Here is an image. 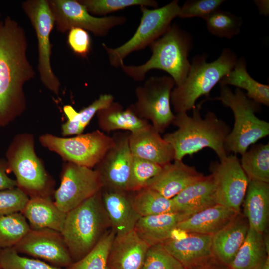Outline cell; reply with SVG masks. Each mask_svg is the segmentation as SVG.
<instances>
[{
	"label": "cell",
	"mask_w": 269,
	"mask_h": 269,
	"mask_svg": "<svg viewBox=\"0 0 269 269\" xmlns=\"http://www.w3.org/2000/svg\"><path fill=\"white\" fill-rule=\"evenodd\" d=\"M249 229L246 218L239 213L225 227L213 235L212 249L214 260L228 267L243 243Z\"/></svg>",
	"instance_id": "cell-22"
},
{
	"label": "cell",
	"mask_w": 269,
	"mask_h": 269,
	"mask_svg": "<svg viewBox=\"0 0 269 269\" xmlns=\"http://www.w3.org/2000/svg\"><path fill=\"white\" fill-rule=\"evenodd\" d=\"M30 229L28 221L20 212L0 215V250L15 246Z\"/></svg>",
	"instance_id": "cell-34"
},
{
	"label": "cell",
	"mask_w": 269,
	"mask_h": 269,
	"mask_svg": "<svg viewBox=\"0 0 269 269\" xmlns=\"http://www.w3.org/2000/svg\"><path fill=\"white\" fill-rule=\"evenodd\" d=\"M170 238L161 244L185 269H196L215 261L212 235L196 233Z\"/></svg>",
	"instance_id": "cell-17"
},
{
	"label": "cell",
	"mask_w": 269,
	"mask_h": 269,
	"mask_svg": "<svg viewBox=\"0 0 269 269\" xmlns=\"http://www.w3.org/2000/svg\"><path fill=\"white\" fill-rule=\"evenodd\" d=\"M213 99L230 108L234 116V126L226 137L225 146L228 153H244L250 146L269 134V123L257 117L261 104L249 98L244 91L233 92L228 86H220V95Z\"/></svg>",
	"instance_id": "cell-6"
},
{
	"label": "cell",
	"mask_w": 269,
	"mask_h": 269,
	"mask_svg": "<svg viewBox=\"0 0 269 269\" xmlns=\"http://www.w3.org/2000/svg\"><path fill=\"white\" fill-rule=\"evenodd\" d=\"M101 190L66 213L61 233L73 262L86 255L111 225Z\"/></svg>",
	"instance_id": "cell-5"
},
{
	"label": "cell",
	"mask_w": 269,
	"mask_h": 269,
	"mask_svg": "<svg viewBox=\"0 0 269 269\" xmlns=\"http://www.w3.org/2000/svg\"><path fill=\"white\" fill-rule=\"evenodd\" d=\"M33 134H16L8 146L5 160L9 172L15 176L17 187L29 197H50L54 181L37 156Z\"/></svg>",
	"instance_id": "cell-7"
},
{
	"label": "cell",
	"mask_w": 269,
	"mask_h": 269,
	"mask_svg": "<svg viewBox=\"0 0 269 269\" xmlns=\"http://www.w3.org/2000/svg\"><path fill=\"white\" fill-rule=\"evenodd\" d=\"M115 236L112 228L107 230L86 255L65 269H107L109 253Z\"/></svg>",
	"instance_id": "cell-33"
},
{
	"label": "cell",
	"mask_w": 269,
	"mask_h": 269,
	"mask_svg": "<svg viewBox=\"0 0 269 269\" xmlns=\"http://www.w3.org/2000/svg\"><path fill=\"white\" fill-rule=\"evenodd\" d=\"M0 269H1V267H0Z\"/></svg>",
	"instance_id": "cell-50"
},
{
	"label": "cell",
	"mask_w": 269,
	"mask_h": 269,
	"mask_svg": "<svg viewBox=\"0 0 269 269\" xmlns=\"http://www.w3.org/2000/svg\"><path fill=\"white\" fill-rule=\"evenodd\" d=\"M129 144L133 156L161 166L175 159L172 146L162 138L160 133L150 124L148 126L129 133Z\"/></svg>",
	"instance_id": "cell-18"
},
{
	"label": "cell",
	"mask_w": 269,
	"mask_h": 269,
	"mask_svg": "<svg viewBox=\"0 0 269 269\" xmlns=\"http://www.w3.org/2000/svg\"><path fill=\"white\" fill-rule=\"evenodd\" d=\"M205 21L210 33L220 38L227 39H231L238 35L243 23L241 17L220 9L212 13Z\"/></svg>",
	"instance_id": "cell-36"
},
{
	"label": "cell",
	"mask_w": 269,
	"mask_h": 269,
	"mask_svg": "<svg viewBox=\"0 0 269 269\" xmlns=\"http://www.w3.org/2000/svg\"><path fill=\"white\" fill-rule=\"evenodd\" d=\"M9 172L5 159L0 158V190L17 187L16 180L8 176Z\"/></svg>",
	"instance_id": "cell-45"
},
{
	"label": "cell",
	"mask_w": 269,
	"mask_h": 269,
	"mask_svg": "<svg viewBox=\"0 0 269 269\" xmlns=\"http://www.w3.org/2000/svg\"><path fill=\"white\" fill-rule=\"evenodd\" d=\"M243 203L249 228L263 234L269 223V183L249 180Z\"/></svg>",
	"instance_id": "cell-24"
},
{
	"label": "cell",
	"mask_w": 269,
	"mask_h": 269,
	"mask_svg": "<svg viewBox=\"0 0 269 269\" xmlns=\"http://www.w3.org/2000/svg\"><path fill=\"white\" fill-rule=\"evenodd\" d=\"M201 103L193 109L192 116L187 112L177 113L172 124L178 129L163 137L174 149V160H182L186 155H192L205 148L212 149L220 160L229 155L225 146L231 131L229 126L211 111L202 118Z\"/></svg>",
	"instance_id": "cell-2"
},
{
	"label": "cell",
	"mask_w": 269,
	"mask_h": 269,
	"mask_svg": "<svg viewBox=\"0 0 269 269\" xmlns=\"http://www.w3.org/2000/svg\"><path fill=\"white\" fill-rule=\"evenodd\" d=\"M191 215L175 212L141 217L134 229L149 246L161 244L171 237L180 222Z\"/></svg>",
	"instance_id": "cell-25"
},
{
	"label": "cell",
	"mask_w": 269,
	"mask_h": 269,
	"mask_svg": "<svg viewBox=\"0 0 269 269\" xmlns=\"http://www.w3.org/2000/svg\"><path fill=\"white\" fill-rule=\"evenodd\" d=\"M192 46L191 35L174 23L149 46L152 55L146 62L139 65L123 64L120 68L127 76L137 81L144 80L151 70H161L168 73L175 86H178L188 73L191 64L188 56Z\"/></svg>",
	"instance_id": "cell-3"
},
{
	"label": "cell",
	"mask_w": 269,
	"mask_h": 269,
	"mask_svg": "<svg viewBox=\"0 0 269 269\" xmlns=\"http://www.w3.org/2000/svg\"><path fill=\"white\" fill-rule=\"evenodd\" d=\"M209 170L214 180L216 204L240 213L249 180L236 154L211 162Z\"/></svg>",
	"instance_id": "cell-14"
},
{
	"label": "cell",
	"mask_w": 269,
	"mask_h": 269,
	"mask_svg": "<svg viewBox=\"0 0 269 269\" xmlns=\"http://www.w3.org/2000/svg\"><path fill=\"white\" fill-rule=\"evenodd\" d=\"M246 60L237 59L232 70L219 82L220 86L232 85L246 91V95L256 102L269 106V86L254 79L248 73Z\"/></svg>",
	"instance_id": "cell-30"
},
{
	"label": "cell",
	"mask_w": 269,
	"mask_h": 269,
	"mask_svg": "<svg viewBox=\"0 0 269 269\" xmlns=\"http://www.w3.org/2000/svg\"><path fill=\"white\" fill-rule=\"evenodd\" d=\"M12 248L19 254L43 260L62 268L73 262L61 232L52 229H31Z\"/></svg>",
	"instance_id": "cell-16"
},
{
	"label": "cell",
	"mask_w": 269,
	"mask_h": 269,
	"mask_svg": "<svg viewBox=\"0 0 269 269\" xmlns=\"http://www.w3.org/2000/svg\"><path fill=\"white\" fill-rule=\"evenodd\" d=\"M92 15L106 16L109 13L125 8L140 6L158 8V2L154 0H78Z\"/></svg>",
	"instance_id": "cell-37"
},
{
	"label": "cell",
	"mask_w": 269,
	"mask_h": 269,
	"mask_svg": "<svg viewBox=\"0 0 269 269\" xmlns=\"http://www.w3.org/2000/svg\"><path fill=\"white\" fill-rule=\"evenodd\" d=\"M29 198L17 187L0 190V215L22 213Z\"/></svg>",
	"instance_id": "cell-41"
},
{
	"label": "cell",
	"mask_w": 269,
	"mask_h": 269,
	"mask_svg": "<svg viewBox=\"0 0 269 269\" xmlns=\"http://www.w3.org/2000/svg\"><path fill=\"white\" fill-rule=\"evenodd\" d=\"M39 141L64 162L89 168L97 165L114 143L113 137L99 130L70 137L45 134L39 137Z\"/></svg>",
	"instance_id": "cell-9"
},
{
	"label": "cell",
	"mask_w": 269,
	"mask_h": 269,
	"mask_svg": "<svg viewBox=\"0 0 269 269\" xmlns=\"http://www.w3.org/2000/svg\"><path fill=\"white\" fill-rule=\"evenodd\" d=\"M162 168L159 164L133 156L127 191L134 192L148 188Z\"/></svg>",
	"instance_id": "cell-35"
},
{
	"label": "cell",
	"mask_w": 269,
	"mask_h": 269,
	"mask_svg": "<svg viewBox=\"0 0 269 269\" xmlns=\"http://www.w3.org/2000/svg\"><path fill=\"white\" fill-rule=\"evenodd\" d=\"M177 212L193 215L216 204L212 176H204L172 198Z\"/></svg>",
	"instance_id": "cell-26"
},
{
	"label": "cell",
	"mask_w": 269,
	"mask_h": 269,
	"mask_svg": "<svg viewBox=\"0 0 269 269\" xmlns=\"http://www.w3.org/2000/svg\"><path fill=\"white\" fill-rule=\"evenodd\" d=\"M255 3L257 5L261 14L267 16L269 13V0H255Z\"/></svg>",
	"instance_id": "cell-46"
},
{
	"label": "cell",
	"mask_w": 269,
	"mask_h": 269,
	"mask_svg": "<svg viewBox=\"0 0 269 269\" xmlns=\"http://www.w3.org/2000/svg\"><path fill=\"white\" fill-rule=\"evenodd\" d=\"M131 197L132 205L140 217L177 212L172 199L149 188L136 192Z\"/></svg>",
	"instance_id": "cell-32"
},
{
	"label": "cell",
	"mask_w": 269,
	"mask_h": 269,
	"mask_svg": "<svg viewBox=\"0 0 269 269\" xmlns=\"http://www.w3.org/2000/svg\"><path fill=\"white\" fill-rule=\"evenodd\" d=\"M27 48L25 31L17 21L10 16L0 21V128L26 110L24 86L35 75Z\"/></svg>",
	"instance_id": "cell-1"
},
{
	"label": "cell",
	"mask_w": 269,
	"mask_h": 269,
	"mask_svg": "<svg viewBox=\"0 0 269 269\" xmlns=\"http://www.w3.org/2000/svg\"><path fill=\"white\" fill-rule=\"evenodd\" d=\"M149 247L134 229L116 235L109 253L107 269H141Z\"/></svg>",
	"instance_id": "cell-19"
},
{
	"label": "cell",
	"mask_w": 269,
	"mask_h": 269,
	"mask_svg": "<svg viewBox=\"0 0 269 269\" xmlns=\"http://www.w3.org/2000/svg\"><path fill=\"white\" fill-rule=\"evenodd\" d=\"M129 135L128 133L115 134L113 145L94 167L100 177L102 188L127 191L133 159Z\"/></svg>",
	"instance_id": "cell-15"
},
{
	"label": "cell",
	"mask_w": 269,
	"mask_h": 269,
	"mask_svg": "<svg viewBox=\"0 0 269 269\" xmlns=\"http://www.w3.org/2000/svg\"><path fill=\"white\" fill-rule=\"evenodd\" d=\"M260 269V268H256V269Z\"/></svg>",
	"instance_id": "cell-49"
},
{
	"label": "cell",
	"mask_w": 269,
	"mask_h": 269,
	"mask_svg": "<svg viewBox=\"0 0 269 269\" xmlns=\"http://www.w3.org/2000/svg\"><path fill=\"white\" fill-rule=\"evenodd\" d=\"M0 266L1 269H64L38 259L22 256L12 247L0 250Z\"/></svg>",
	"instance_id": "cell-38"
},
{
	"label": "cell",
	"mask_w": 269,
	"mask_h": 269,
	"mask_svg": "<svg viewBox=\"0 0 269 269\" xmlns=\"http://www.w3.org/2000/svg\"><path fill=\"white\" fill-rule=\"evenodd\" d=\"M240 164L249 180L269 183V143L253 144L242 155Z\"/></svg>",
	"instance_id": "cell-31"
},
{
	"label": "cell",
	"mask_w": 269,
	"mask_h": 269,
	"mask_svg": "<svg viewBox=\"0 0 269 269\" xmlns=\"http://www.w3.org/2000/svg\"><path fill=\"white\" fill-rule=\"evenodd\" d=\"M128 191L101 190L106 213L116 235L120 236L134 230L141 217L134 209Z\"/></svg>",
	"instance_id": "cell-20"
},
{
	"label": "cell",
	"mask_w": 269,
	"mask_h": 269,
	"mask_svg": "<svg viewBox=\"0 0 269 269\" xmlns=\"http://www.w3.org/2000/svg\"><path fill=\"white\" fill-rule=\"evenodd\" d=\"M63 109L67 118V120L61 126V134L63 137L82 134L83 131L77 118V111L70 105H65Z\"/></svg>",
	"instance_id": "cell-44"
},
{
	"label": "cell",
	"mask_w": 269,
	"mask_h": 269,
	"mask_svg": "<svg viewBox=\"0 0 269 269\" xmlns=\"http://www.w3.org/2000/svg\"><path fill=\"white\" fill-rule=\"evenodd\" d=\"M140 7L142 13L140 24L129 40L114 48L102 43L109 63L113 67H121L124 59L129 54L149 46L163 36L170 27L172 21L178 16L180 9L178 0L153 9L145 6Z\"/></svg>",
	"instance_id": "cell-8"
},
{
	"label": "cell",
	"mask_w": 269,
	"mask_h": 269,
	"mask_svg": "<svg viewBox=\"0 0 269 269\" xmlns=\"http://www.w3.org/2000/svg\"><path fill=\"white\" fill-rule=\"evenodd\" d=\"M141 269H185L161 244L149 247Z\"/></svg>",
	"instance_id": "cell-39"
},
{
	"label": "cell",
	"mask_w": 269,
	"mask_h": 269,
	"mask_svg": "<svg viewBox=\"0 0 269 269\" xmlns=\"http://www.w3.org/2000/svg\"><path fill=\"white\" fill-rule=\"evenodd\" d=\"M102 188L100 177L96 170L64 162L59 187L54 193V202L60 210L67 213Z\"/></svg>",
	"instance_id": "cell-13"
},
{
	"label": "cell",
	"mask_w": 269,
	"mask_h": 269,
	"mask_svg": "<svg viewBox=\"0 0 269 269\" xmlns=\"http://www.w3.org/2000/svg\"><path fill=\"white\" fill-rule=\"evenodd\" d=\"M113 101L114 97L112 94H101L88 106L77 111V118L83 131L99 111L108 107Z\"/></svg>",
	"instance_id": "cell-42"
},
{
	"label": "cell",
	"mask_w": 269,
	"mask_h": 269,
	"mask_svg": "<svg viewBox=\"0 0 269 269\" xmlns=\"http://www.w3.org/2000/svg\"><path fill=\"white\" fill-rule=\"evenodd\" d=\"M207 55L194 57L184 82L175 86L171 94V104L176 113L187 112L196 107L200 97H208L213 88L229 73L237 60L236 54L229 48L223 50L215 60L208 62Z\"/></svg>",
	"instance_id": "cell-4"
},
{
	"label": "cell",
	"mask_w": 269,
	"mask_h": 269,
	"mask_svg": "<svg viewBox=\"0 0 269 269\" xmlns=\"http://www.w3.org/2000/svg\"><path fill=\"white\" fill-rule=\"evenodd\" d=\"M224 0H188L180 7L178 17L189 18L194 17L205 20L214 11L219 9Z\"/></svg>",
	"instance_id": "cell-40"
},
{
	"label": "cell",
	"mask_w": 269,
	"mask_h": 269,
	"mask_svg": "<svg viewBox=\"0 0 269 269\" xmlns=\"http://www.w3.org/2000/svg\"><path fill=\"white\" fill-rule=\"evenodd\" d=\"M21 7L35 31L37 39V70L40 80L48 90L58 95L61 83L53 71L51 64L52 45L50 36L55 22L47 0H27L22 3Z\"/></svg>",
	"instance_id": "cell-11"
},
{
	"label": "cell",
	"mask_w": 269,
	"mask_h": 269,
	"mask_svg": "<svg viewBox=\"0 0 269 269\" xmlns=\"http://www.w3.org/2000/svg\"><path fill=\"white\" fill-rule=\"evenodd\" d=\"M269 248L263 234L249 228L245 239L228 269H261L267 257Z\"/></svg>",
	"instance_id": "cell-29"
},
{
	"label": "cell",
	"mask_w": 269,
	"mask_h": 269,
	"mask_svg": "<svg viewBox=\"0 0 269 269\" xmlns=\"http://www.w3.org/2000/svg\"><path fill=\"white\" fill-rule=\"evenodd\" d=\"M196 269H228V268L226 266L220 264L217 261H214L209 264L199 267Z\"/></svg>",
	"instance_id": "cell-47"
},
{
	"label": "cell",
	"mask_w": 269,
	"mask_h": 269,
	"mask_svg": "<svg viewBox=\"0 0 269 269\" xmlns=\"http://www.w3.org/2000/svg\"><path fill=\"white\" fill-rule=\"evenodd\" d=\"M240 213L215 204L180 222L177 228L183 232L213 235L225 227Z\"/></svg>",
	"instance_id": "cell-23"
},
{
	"label": "cell",
	"mask_w": 269,
	"mask_h": 269,
	"mask_svg": "<svg viewBox=\"0 0 269 269\" xmlns=\"http://www.w3.org/2000/svg\"><path fill=\"white\" fill-rule=\"evenodd\" d=\"M204 176L195 167L185 164L182 160H174L173 163L162 166L160 172L148 188L172 199Z\"/></svg>",
	"instance_id": "cell-21"
},
{
	"label": "cell",
	"mask_w": 269,
	"mask_h": 269,
	"mask_svg": "<svg viewBox=\"0 0 269 269\" xmlns=\"http://www.w3.org/2000/svg\"><path fill=\"white\" fill-rule=\"evenodd\" d=\"M96 115L99 127L108 132L117 130L134 132L150 124L148 121L136 115L132 105L124 109L121 104L114 101L99 111Z\"/></svg>",
	"instance_id": "cell-28"
},
{
	"label": "cell",
	"mask_w": 269,
	"mask_h": 269,
	"mask_svg": "<svg viewBox=\"0 0 269 269\" xmlns=\"http://www.w3.org/2000/svg\"><path fill=\"white\" fill-rule=\"evenodd\" d=\"M260 269H269V256L267 257Z\"/></svg>",
	"instance_id": "cell-48"
},
{
	"label": "cell",
	"mask_w": 269,
	"mask_h": 269,
	"mask_svg": "<svg viewBox=\"0 0 269 269\" xmlns=\"http://www.w3.org/2000/svg\"><path fill=\"white\" fill-rule=\"evenodd\" d=\"M175 82L170 76H152L135 90L136 101L132 106L140 118L150 120L160 133L175 118L171 107V94Z\"/></svg>",
	"instance_id": "cell-10"
},
{
	"label": "cell",
	"mask_w": 269,
	"mask_h": 269,
	"mask_svg": "<svg viewBox=\"0 0 269 269\" xmlns=\"http://www.w3.org/2000/svg\"><path fill=\"white\" fill-rule=\"evenodd\" d=\"M21 213L31 229H49L61 232L67 213L60 210L50 197H35L29 198Z\"/></svg>",
	"instance_id": "cell-27"
},
{
	"label": "cell",
	"mask_w": 269,
	"mask_h": 269,
	"mask_svg": "<svg viewBox=\"0 0 269 269\" xmlns=\"http://www.w3.org/2000/svg\"><path fill=\"white\" fill-rule=\"evenodd\" d=\"M68 43L73 52L86 58L91 49V39L88 31L79 28H74L69 31Z\"/></svg>",
	"instance_id": "cell-43"
},
{
	"label": "cell",
	"mask_w": 269,
	"mask_h": 269,
	"mask_svg": "<svg viewBox=\"0 0 269 269\" xmlns=\"http://www.w3.org/2000/svg\"><path fill=\"white\" fill-rule=\"evenodd\" d=\"M57 31L65 33L72 28L89 31L96 36L107 35L111 29L124 24L123 16L95 17L77 0H47Z\"/></svg>",
	"instance_id": "cell-12"
}]
</instances>
